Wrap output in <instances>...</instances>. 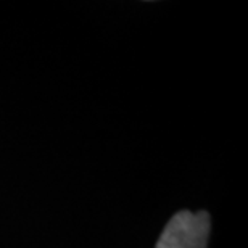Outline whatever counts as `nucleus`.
Masks as SVG:
<instances>
[{"instance_id":"nucleus-1","label":"nucleus","mask_w":248,"mask_h":248,"mask_svg":"<svg viewBox=\"0 0 248 248\" xmlns=\"http://www.w3.org/2000/svg\"><path fill=\"white\" fill-rule=\"evenodd\" d=\"M211 219L206 211H179L165 226L155 248H206Z\"/></svg>"}]
</instances>
